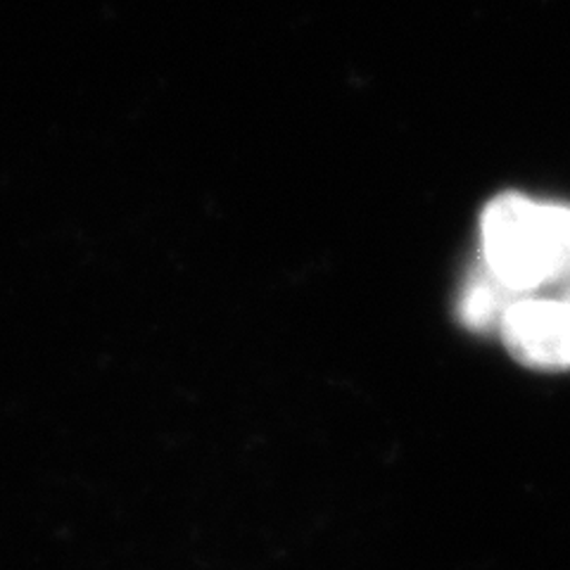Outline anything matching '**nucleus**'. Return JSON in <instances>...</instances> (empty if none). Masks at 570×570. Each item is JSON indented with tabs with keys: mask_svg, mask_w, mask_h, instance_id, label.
<instances>
[{
	"mask_svg": "<svg viewBox=\"0 0 570 570\" xmlns=\"http://www.w3.org/2000/svg\"><path fill=\"white\" fill-rule=\"evenodd\" d=\"M559 288H561V295L570 299V276H568V278H566V281L559 285Z\"/></svg>",
	"mask_w": 570,
	"mask_h": 570,
	"instance_id": "obj_4",
	"label": "nucleus"
},
{
	"mask_svg": "<svg viewBox=\"0 0 570 570\" xmlns=\"http://www.w3.org/2000/svg\"><path fill=\"white\" fill-rule=\"evenodd\" d=\"M519 297L521 295L509 291L507 285L502 281H497L488 266L480 262L478 266H473L471 274L461 285V293L456 297V318L463 328H469L473 333H499L504 314Z\"/></svg>",
	"mask_w": 570,
	"mask_h": 570,
	"instance_id": "obj_3",
	"label": "nucleus"
},
{
	"mask_svg": "<svg viewBox=\"0 0 570 570\" xmlns=\"http://www.w3.org/2000/svg\"><path fill=\"white\" fill-rule=\"evenodd\" d=\"M497 335L513 360L532 371H570V299L563 295H521Z\"/></svg>",
	"mask_w": 570,
	"mask_h": 570,
	"instance_id": "obj_2",
	"label": "nucleus"
},
{
	"mask_svg": "<svg viewBox=\"0 0 570 570\" xmlns=\"http://www.w3.org/2000/svg\"><path fill=\"white\" fill-rule=\"evenodd\" d=\"M480 262L515 295L570 276V205L502 193L480 214Z\"/></svg>",
	"mask_w": 570,
	"mask_h": 570,
	"instance_id": "obj_1",
	"label": "nucleus"
}]
</instances>
